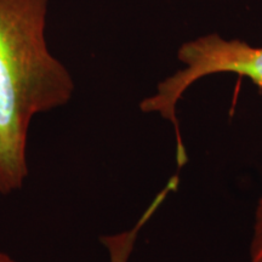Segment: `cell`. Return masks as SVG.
<instances>
[{
  "label": "cell",
  "instance_id": "1",
  "mask_svg": "<svg viewBox=\"0 0 262 262\" xmlns=\"http://www.w3.org/2000/svg\"><path fill=\"white\" fill-rule=\"evenodd\" d=\"M50 0H0V193L24 186L32 120L70 102L74 81L50 51Z\"/></svg>",
  "mask_w": 262,
  "mask_h": 262
},
{
  "label": "cell",
  "instance_id": "2",
  "mask_svg": "<svg viewBox=\"0 0 262 262\" xmlns=\"http://www.w3.org/2000/svg\"><path fill=\"white\" fill-rule=\"evenodd\" d=\"M179 60L186 64L185 70L163 80L157 94L141 102V110L159 113L175 127L176 160L179 168H182L187 163V153L180 133L176 104L183 93L194 81L216 73H237L262 88V48L210 34L185 42L179 50Z\"/></svg>",
  "mask_w": 262,
  "mask_h": 262
},
{
  "label": "cell",
  "instance_id": "3",
  "mask_svg": "<svg viewBox=\"0 0 262 262\" xmlns=\"http://www.w3.org/2000/svg\"><path fill=\"white\" fill-rule=\"evenodd\" d=\"M179 186V178L178 176H172L169 180L168 183L164 186V188L160 191L158 194L155 196L152 203L146 209V211L141 215V217L137 220L135 225L130 229L120 232L117 234L102 235L101 237V243L106 248L110 262H129L131 254H133L135 244L141 229L143 228L147 222L150 220L155 212L158 210L159 206L163 204V202L168 198L170 193L176 191Z\"/></svg>",
  "mask_w": 262,
  "mask_h": 262
},
{
  "label": "cell",
  "instance_id": "4",
  "mask_svg": "<svg viewBox=\"0 0 262 262\" xmlns=\"http://www.w3.org/2000/svg\"><path fill=\"white\" fill-rule=\"evenodd\" d=\"M249 262H262V196L257 205Z\"/></svg>",
  "mask_w": 262,
  "mask_h": 262
},
{
  "label": "cell",
  "instance_id": "5",
  "mask_svg": "<svg viewBox=\"0 0 262 262\" xmlns=\"http://www.w3.org/2000/svg\"><path fill=\"white\" fill-rule=\"evenodd\" d=\"M0 262H16L12 260L9 255H6L4 253H0Z\"/></svg>",
  "mask_w": 262,
  "mask_h": 262
}]
</instances>
